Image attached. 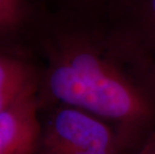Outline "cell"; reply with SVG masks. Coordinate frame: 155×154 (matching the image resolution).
Masks as SVG:
<instances>
[{"label": "cell", "instance_id": "8992f818", "mask_svg": "<svg viewBox=\"0 0 155 154\" xmlns=\"http://www.w3.org/2000/svg\"><path fill=\"white\" fill-rule=\"evenodd\" d=\"M49 11L47 0H0V43L31 46Z\"/></svg>", "mask_w": 155, "mask_h": 154}, {"label": "cell", "instance_id": "9c48e42d", "mask_svg": "<svg viewBox=\"0 0 155 154\" xmlns=\"http://www.w3.org/2000/svg\"><path fill=\"white\" fill-rule=\"evenodd\" d=\"M119 149H101V150H86V151L71 152L66 154H118Z\"/></svg>", "mask_w": 155, "mask_h": 154}, {"label": "cell", "instance_id": "ba28073f", "mask_svg": "<svg viewBox=\"0 0 155 154\" xmlns=\"http://www.w3.org/2000/svg\"><path fill=\"white\" fill-rule=\"evenodd\" d=\"M137 154H155V133L146 139Z\"/></svg>", "mask_w": 155, "mask_h": 154}, {"label": "cell", "instance_id": "3957f363", "mask_svg": "<svg viewBox=\"0 0 155 154\" xmlns=\"http://www.w3.org/2000/svg\"><path fill=\"white\" fill-rule=\"evenodd\" d=\"M39 84L0 112V154H36L41 136Z\"/></svg>", "mask_w": 155, "mask_h": 154}, {"label": "cell", "instance_id": "6da1fadb", "mask_svg": "<svg viewBox=\"0 0 155 154\" xmlns=\"http://www.w3.org/2000/svg\"><path fill=\"white\" fill-rule=\"evenodd\" d=\"M31 47L39 97L106 121L124 143L155 121V70L109 25L50 11Z\"/></svg>", "mask_w": 155, "mask_h": 154}, {"label": "cell", "instance_id": "5b68a950", "mask_svg": "<svg viewBox=\"0 0 155 154\" xmlns=\"http://www.w3.org/2000/svg\"><path fill=\"white\" fill-rule=\"evenodd\" d=\"M107 25L155 70V0H132Z\"/></svg>", "mask_w": 155, "mask_h": 154}, {"label": "cell", "instance_id": "277c9868", "mask_svg": "<svg viewBox=\"0 0 155 154\" xmlns=\"http://www.w3.org/2000/svg\"><path fill=\"white\" fill-rule=\"evenodd\" d=\"M41 66L31 46L0 43V112L40 82Z\"/></svg>", "mask_w": 155, "mask_h": 154}, {"label": "cell", "instance_id": "52a82bcc", "mask_svg": "<svg viewBox=\"0 0 155 154\" xmlns=\"http://www.w3.org/2000/svg\"><path fill=\"white\" fill-rule=\"evenodd\" d=\"M132 0H47L52 11L81 20L109 24Z\"/></svg>", "mask_w": 155, "mask_h": 154}, {"label": "cell", "instance_id": "7a4b0ae2", "mask_svg": "<svg viewBox=\"0 0 155 154\" xmlns=\"http://www.w3.org/2000/svg\"><path fill=\"white\" fill-rule=\"evenodd\" d=\"M123 140L106 121L76 107L61 105L41 125L38 154L120 149Z\"/></svg>", "mask_w": 155, "mask_h": 154}]
</instances>
